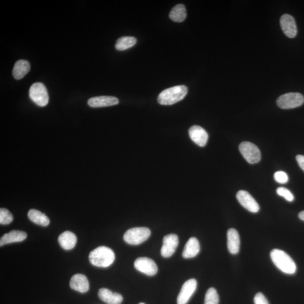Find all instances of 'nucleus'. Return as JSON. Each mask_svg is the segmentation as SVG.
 <instances>
[{"mask_svg":"<svg viewBox=\"0 0 304 304\" xmlns=\"http://www.w3.org/2000/svg\"><path fill=\"white\" fill-rule=\"evenodd\" d=\"M89 261L95 267L106 268L110 266L115 260V254L109 247H97L89 254Z\"/></svg>","mask_w":304,"mask_h":304,"instance_id":"nucleus-1","label":"nucleus"},{"mask_svg":"<svg viewBox=\"0 0 304 304\" xmlns=\"http://www.w3.org/2000/svg\"><path fill=\"white\" fill-rule=\"evenodd\" d=\"M270 257L275 266L284 273L287 274L295 273L296 271L295 263L284 251L278 249L272 250Z\"/></svg>","mask_w":304,"mask_h":304,"instance_id":"nucleus-2","label":"nucleus"},{"mask_svg":"<svg viewBox=\"0 0 304 304\" xmlns=\"http://www.w3.org/2000/svg\"><path fill=\"white\" fill-rule=\"evenodd\" d=\"M188 93V88L185 85L169 88L159 94L157 101L161 105H172L181 101Z\"/></svg>","mask_w":304,"mask_h":304,"instance_id":"nucleus-3","label":"nucleus"},{"mask_svg":"<svg viewBox=\"0 0 304 304\" xmlns=\"http://www.w3.org/2000/svg\"><path fill=\"white\" fill-rule=\"evenodd\" d=\"M151 234L149 229L137 227L130 229L123 236V239L129 245H138L147 241Z\"/></svg>","mask_w":304,"mask_h":304,"instance_id":"nucleus-4","label":"nucleus"},{"mask_svg":"<svg viewBox=\"0 0 304 304\" xmlns=\"http://www.w3.org/2000/svg\"><path fill=\"white\" fill-rule=\"evenodd\" d=\"M29 95L31 100L40 107H45L48 104L49 95L43 84H34L30 87Z\"/></svg>","mask_w":304,"mask_h":304,"instance_id":"nucleus-5","label":"nucleus"},{"mask_svg":"<svg viewBox=\"0 0 304 304\" xmlns=\"http://www.w3.org/2000/svg\"><path fill=\"white\" fill-rule=\"evenodd\" d=\"M304 98L299 93H289L281 95L277 101L279 108L284 109L295 108L303 104Z\"/></svg>","mask_w":304,"mask_h":304,"instance_id":"nucleus-6","label":"nucleus"},{"mask_svg":"<svg viewBox=\"0 0 304 304\" xmlns=\"http://www.w3.org/2000/svg\"><path fill=\"white\" fill-rule=\"evenodd\" d=\"M239 150L244 158L250 164H254L261 160L259 148L252 143L244 141L240 144Z\"/></svg>","mask_w":304,"mask_h":304,"instance_id":"nucleus-7","label":"nucleus"},{"mask_svg":"<svg viewBox=\"0 0 304 304\" xmlns=\"http://www.w3.org/2000/svg\"><path fill=\"white\" fill-rule=\"evenodd\" d=\"M134 267L137 270L149 276L156 274L158 271L157 264L153 260L146 257L137 258L134 263Z\"/></svg>","mask_w":304,"mask_h":304,"instance_id":"nucleus-8","label":"nucleus"},{"mask_svg":"<svg viewBox=\"0 0 304 304\" xmlns=\"http://www.w3.org/2000/svg\"><path fill=\"white\" fill-rule=\"evenodd\" d=\"M236 199L242 206L247 210L256 213L260 210L259 204L251 194L245 190H239L236 193Z\"/></svg>","mask_w":304,"mask_h":304,"instance_id":"nucleus-9","label":"nucleus"},{"mask_svg":"<svg viewBox=\"0 0 304 304\" xmlns=\"http://www.w3.org/2000/svg\"><path fill=\"white\" fill-rule=\"evenodd\" d=\"M197 282L196 279H190L182 286L177 299L178 304H186L196 291Z\"/></svg>","mask_w":304,"mask_h":304,"instance_id":"nucleus-10","label":"nucleus"},{"mask_svg":"<svg viewBox=\"0 0 304 304\" xmlns=\"http://www.w3.org/2000/svg\"><path fill=\"white\" fill-rule=\"evenodd\" d=\"M179 245V239L177 235L174 234L168 235L164 236L163 245H162L161 253L164 257H171L175 252Z\"/></svg>","mask_w":304,"mask_h":304,"instance_id":"nucleus-11","label":"nucleus"},{"mask_svg":"<svg viewBox=\"0 0 304 304\" xmlns=\"http://www.w3.org/2000/svg\"><path fill=\"white\" fill-rule=\"evenodd\" d=\"M283 32L289 38H294L297 34V27L295 19L288 14H284L280 19Z\"/></svg>","mask_w":304,"mask_h":304,"instance_id":"nucleus-12","label":"nucleus"},{"mask_svg":"<svg viewBox=\"0 0 304 304\" xmlns=\"http://www.w3.org/2000/svg\"><path fill=\"white\" fill-rule=\"evenodd\" d=\"M190 139L201 147L206 146L208 140V134L200 126L194 125L189 130Z\"/></svg>","mask_w":304,"mask_h":304,"instance_id":"nucleus-13","label":"nucleus"},{"mask_svg":"<svg viewBox=\"0 0 304 304\" xmlns=\"http://www.w3.org/2000/svg\"><path fill=\"white\" fill-rule=\"evenodd\" d=\"M70 287L74 290L81 293L89 291V283L85 275L81 274L74 275L70 281Z\"/></svg>","mask_w":304,"mask_h":304,"instance_id":"nucleus-14","label":"nucleus"},{"mask_svg":"<svg viewBox=\"0 0 304 304\" xmlns=\"http://www.w3.org/2000/svg\"><path fill=\"white\" fill-rule=\"evenodd\" d=\"M118 102L119 101L118 98L109 96L93 97L89 99L87 101L90 107L93 108L109 107V106L118 104Z\"/></svg>","mask_w":304,"mask_h":304,"instance_id":"nucleus-15","label":"nucleus"},{"mask_svg":"<svg viewBox=\"0 0 304 304\" xmlns=\"http://www.w3.org/2000/svg\"><path fill=\"white\" fill-rule=\"evenodd\" d=\"M99 298L107 304H121L123 297L118 293H114L107 288H101L98 292Z\"/></svg>","mask_w":304,"mask_h":304,"instance_id":"nucleus-16","label":"nucleus"},{"mask_svg":"<svg viewBox=\"0 0 304 304\" xmlns=\"http://www.w3.org/2000/svg\"><path fill=\"white\" fill-rule=\"evenodd\" d=\"M228 249L230 253L233 254L239 253L240 238L238 232L235 229L231 228L227 232Z\"/></svg>","mask_w":304,"mask_h":304,"instance_id":"nucleus-17","label":"nucleus"},{"mask_svg":"<svg viewBox=\"0 0 304 304\" xmlns=\"http://www.w3.org/2000/svg\"><path fill=\"white\" fill-rule=\"evenodd\" d=\"M26 232L20 231H12L6 233L0 239V246H2L6 244L23 241L27 238Z\"/></svg>","mask_w":304,"mask_h":304,"instance_id":"nucleus-18","label":"nucleus"},{"mask_svg":"<svg viewBox=\"0 0 304 304\" xmlns=\"http://www.w3.org/2000/svg\"><path fill=\"white\" fill-rule=\"evenodd\" d=\"M200 251L199 240L196 238H190L186 242L183 252V256L185 259H190L196 256Z\"/></svg>","mask_w":304,"mask_h":304,"instance_id":"nucleus-19","label":"nucleus"},{"mask_svg":"<svg viewBox=\"0 0 304 304\" xmlns=\"http://www.w3.org/2000/svg\"><path fill=\"white\" fill-rule=\"evenodd\" d=\"M77 236L73 233L66 231L62 233L58 238L60 245L63 249L71 250L75 247L77 243Z\"/></svg>","mask_w":304,"mask_h":304,"instance_id":"nucleus-20","label":"nucleus"},{"mask_svg":"<svg viewBox=\"0 0 304 304\" xmlns=\"http://www.w3.org/2000/svg\"><path fill=\"white\" fill-rule=\"evenodd\" d=\"M30 64L26 60H19L14 65L13 75L16 80H21L30 72Z\"/></svg>","mask_w":304,"mask_h":304,"instance_id":"nucleus-21","label":"nucleus"},{"mask_svg":"<svg viewBox=\"0 0 304 304\" xmlns=\"http://www.w3.org/2000/svg\"><path fill=\"white\" fill-rule=\"evenodd\" d=\"M28 217L34 223L43 227H47L50 224V220L47 216L37 210H30L28 211Z\"/></svg>","mask_w":304,"mask_h":304,"instance_id":"nucleus-22","label":"nucleus"},{"mask_svg":"<svg viewBox=\"0 0 304 304\" xmlns=\"http://www.w3.org/2000/svg\"><path fill=\"white\" fill-rule=\"evenodd\" d=\"M186 10L185 5L178 4L171 10L169 14V18L176 22H182L186 17Z\"/></svg>","mask_w":304,"mask_h":304,"instance_id":"nucleus-23","label":"nucleus"},{"mask_svg":"<svg viewBox=\"0 0 304 304\" xmlns=\"http://www.w3.org/2000/svg\"><path fill=\"white\" fill-rule=\"evenodd\" d=\"M136 41V39L134 37L125 36L119 38L116 42L115 48L118 51H125L135 45Z\"/></svg>","mask_w":304,"mask_h":304,"instance_id":"nucleus-24","label":"nucleus"},{"mask_svg":"<svg viewBox=\"0 0 304 304\" xmlns=\"http://www.w3.org/2000/svg\"><path fill=\"white\" fill-rule=\"evenodd\" d=\"M219 297L218 293L214 288L208 289L205 295L204 304H219Z\"/></svg>","mask_w":304,"mask_h":304,"instance_id":"nucleus-25","label":"nucleus"},{"mask_svg":"<svg viewBox=\"0 0 304 304\" xmlns=\"http://www.w3.org/2000/svg\"><path fill=\"white\" fill-rule=\"evenodd\" d=\"M13 215L6 208H1L0 209V224L2 225H8L13 221Z\"/></svg>","mask_w":304,"mask_h":304,"instance_id":"nucleus-26","label":"nucleus"},{"mask_svg":"<svg viewBox=\"0 0 304 304\" xmlns=\"http://www.w3.org/2000/svg\"><path fill=\"white\" fill-rule=\"evenodd\" d=\"M277 193L279 196L284 197L288 202H292L294 200V196L292 193L284 187H279L277 189Z\"/></svg>","mask_w":304,"mask_h":304,"instance_id":"nucleus-27","label":"nucleus"},{"mask_svg":"<svg viewBox=\"0 0 304 304\" xmlns=\"http://www.w3.org/2000/svg\"><path fill=\"white\" fill-rule=\"evenodd\" d=\"M274 178L275 182L280 184H286L288 182V176L284 171H278L275 173Z\"/></svg>","mask_w":304,"mask_h":304,"instance_id":"nucleus-28","label":"nucleus"},{"mask_svg":"<svg viewBox=\"0 0 304 304\" xmlns=\"http://www.w3.org/2000/svg\"><path fill=\"white\" fill-rule=\"evenodd\" d=\"M254 304H270L268 300L262 293L259 292L254 296Z\"/></svg>","mask_w":304,"mask_h":304,"instance_id":"nucleus-29","label":"nucleus"},{"mask_svg":"<svg viewBox=\"0 0 304 304\" xmlns=\"http://www.w3.org/2000/svg\"><path fill=\"white\" fill-rule=\"evenodd\" d=\"M296 158L300 168L304 171V155H298Z\"/></svg>","mask_w":304,"mask_h":304,"instance_id":"nucleus-30","label":"nucleus"},{"mask_svg":"<svg viewBox=\"0 0 304 304\" xmlns=\"http://www.w3.org/2000/svg\"><path fill=\"white\" fill-rule=\"evenodd\" d=\"M299 218L300 220L304 221V211H302L301 213H299Z\"/></svg>","mask_w":304,"mask_h":304,"instance_id":"nucleus-31","label":"nucleus"},{"mask_svg":"<svg viewBox=\"0 0 304 304\" xmlns=\"http://www.w3.org/2000/svg\"><path fill=\"white\" fill-rule=\"evenodd\" d=\"M139 304H144V303H140Z\"/></svg>","mask_w":304,"mask_h":304,"instance_id":"nucleus-32","label":"nucleus"}]
</instances>
